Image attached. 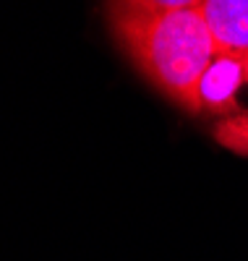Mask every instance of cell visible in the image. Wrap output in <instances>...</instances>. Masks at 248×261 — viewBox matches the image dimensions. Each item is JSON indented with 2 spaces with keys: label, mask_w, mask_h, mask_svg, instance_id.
<instances>
[{
  "label": "cell",
  "mask_w": 248,
  "mask_h": 261,
  "mask_svg": "<svg viewBox=\"0 0 248 261\" xmlns=\"http://www.w3.org/2000/svg\"><path fill=\"white\" fill-rule=\"evenodd\" d=\"M107 24L139 73L191 113L199 79L217 53L201 8L170 11L149 0H107Z\"/></svg>",
  "instance_id": "6da1fadb"
},
{
  "label": "cell",
  "mask_w": 248,
  "mask_h": 261,
  "mask_svg": "<svg viewBox=\"0 0 248 261\" xmlns=\"http://www.w3.org/2000/svg\"><path fill=\"white\" fill-rule=\"evenodd\" d=\"M157 8H170V11H188V8H201L204 0H149Z\"/></svg>",
  "instance_id": "277c9868"
},
{
  "label": "cell",
  "mask_w": 248,
  "mask_h": 261,
  "mask_svg": "<svg viewBox=\"0 0 248 261\" xmlns=\"http://www.w3.org/2000/svg\"><path fill=\"white\" fill-rule=\"evenodd\" d=\"M201 13L214 37L217 53H248V0H204Z\"/></svg>",
  "instance_id": "7a4b0ae2"
},
{
  "label": "cell",
  "mask_w": 248,
  "mask_h": 261,
  "mask_svg": "<svg viewBox=\"0 0 248 261\" xmlns=\"http://www.w3.org/2000/svg\"><path fill=\"white\" fill-rule=\"evenodd\" d=\"M212 136L219 146H225L233 154L248 157V113L219 118L212 128Z\"/></svg>",
  "instance_id": "3957f363"
}]
</instances>
